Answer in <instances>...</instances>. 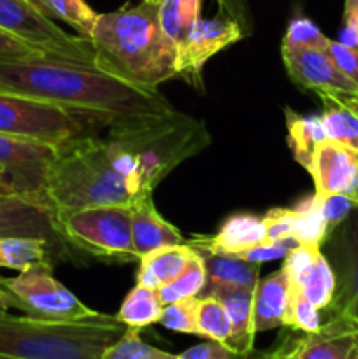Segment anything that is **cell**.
<instances>
[{
    "label": "cell",
    "mask_w": 358,
    "mask_h": 359,
    "mask_svg": "<svg viewBox=\"0 0 358 359\" xmlns=\"http://www.w3.org/2000/svg\"><path fill=\"white\" fill-rule=\"evenodd\" d=\"M325 51L336 62L340 72L358 86V48H350V46L340 44L339 41H332L330 39Z\"/></svg>",
    "instance_id": "41"
},
{
    "label": "cell",
    "mask_w": 358,
    "mask_h": 359,
    "mask_svg": "<svg viewBox=\"0 0 358 359\" xmlns=\"http://www.w3.org/2000/svg\"><path fill=\"white\" fill-rule=\"evenodd\" d=\"M0 28L55 58L95 65L91 42L63 30L30 0H0Z\"/></svg>",
    "instance_id": "8"
},
{
    "label": "cell",
    "mask_w": 358,
    "mask_h": 359,
    "mask_svg": "<svg viewBox=\"0 0 358 359\" xmlns=\"http://www.w3.org/2000/svg\"><path fill=\"white\" fill-rule=\"evenodd\" d=\"M116 316L49 321L30 316H0V359H102L125 333Z\"/></svg>",
    "instance_id": "4"
},
{
    "label": "cell",
    "mask_w": 358,
    "mask_h": 359,
    "mask_svg": "<svg viewBox=\"0 0 358 359\" xmlns=\"http://www.w3.org/2000/svg\"><path fill=\"white\" fill-rule=\"evenodd\" d=\"M0 182H2V184L7 188V191H9V186H7V181H6V174H4L2 168H0ZM9 193H11V191H9Z\"/></svg>",
    "instance_id": "47"
},
{
    "label": "cell",
    "mask_w": 358,
    "mask_h": 359,
    "mask_svg": "<svg viewBox=\"0 0 358 359\" xmlns=\"http://www.w3.org/2000/svg\"><path fill=\"white\" fill-rule=\"evenodd\" d=\"M318 196L343 195L358 203V154L336 140L323 139L307 168Z\"/></svg>",
    "instance_id": "14"
},
{
    "label": "cell",
    "mask_w": 358,
    "mask_h": 359,
    "mask_svg": "<svg viewBox=\"0 0 358 359\" xmlns=\"http://www.w3.org/2000/svg\"><path fill=\"white\" fill-rule=\"evenodd\" d=\"M207 283V273H206V265H204L202 256L197 252L195 259L186 266L185 272L181 276L175 277L172 283L161 286L158 291V297H160L161 304L168 305L174 304V302L185 300V298H193L200 297V293L204 291Z\"/></svg>",
    "instance_id": "30"
},
{
    "label": "cell",
    "mask_w": 358,
    "mask_h": 359,
    "mask_svg": "<svg viewBox=\"0 0 358 359\" xmlns=\"http://www.w3.org/2000/svg\"><path fill=\"white\" fill-rule=\"evenodd\" d=\"M291 286L297 287L319 311H326L330 307L336 294V276L323 251Z\"/></svg>",
    "instance_id": "27"
},
{
    "label": "cell",
    "mask_w": 358,
    "mask_h": 359,
    "mask_svg": "<svg viewBox=\"0 0 358 359\" xmlns=\"http://www.w3.org/2000/svg\"><path fill=\"white\" fill-rule=\"evenodd\" d=\"M265 235V221L262 216L241 212L227 217L213 237H197L186 244L195 251L232 256L263 242Z\"/></svg>",
    "instance_id": "15"
},
{
    "label": "cell",
    "mask_w": 358,
    "mask_h": 359,
    "mask_svg": "<svg viewBox=\"0 0 358 359\" xmlns=\"http://www.w3.org/2000/svg\"><path fill=\"white\" fill-rule=\"evenodd\" d=\"M318 200L326 224H329L330 228V233H332V230H336V228L358 207L357 202H353V200L343 195H325L318 196Z\"/></svg>",
    "instance_id": "38"
},
{
    "label": "cell",
    "mask_w": 358,
    "mask_h": 359,
    "mask_svg": "<svg viewBox=\"0 0 358 359\" xmlns=\"http://www.w3.org/2000/svg\"><path fill=\"white\" fill-rule=\"evenodd\" d=\"M330 39L309 18L298 16L288 23L281 48H316L325 49Z\"/></svg>",
    "instance_id": "35"
},
{
    "label": "cell",
    "mask_w": 358,
    "mask_h": 359,
    "mask_svg": "<svg viewBox=\"0 0 358 359\" xmlns=\"http://www.w3.org/2000/svg\"><path fill=\"white\" fill-rule=\"evenodd\" d=\"M347 359H358V339H357V342H354L353 349H351L350 358H347Z\"/></svg>",
    "instance_id": "46"
},
{
    "label": "cell",
    "mask_w": 358,
    "mask_h": 359,
    "mask_svg": "<svg viewBox=\"0 0 358 359\" xmlns=\"http://www.w3.org/2000/svg\"><path fill=\"white\" fill-rule=\"evenodd\" d=\"M39 56L51 55L0 28V60H27L39 58Z\"/></svg>",
    "instance_id": "40"
},
{
    "label": "cell",
    "mask_w": 358,
    "mask_h": 359,
    "mask_svg": "<svg viewBox=\"0 0 358 359\" xmlns=\"http://www.w3.org/2000/svg\"><path fill=\"white\" fill-rule=\"evenodd\" d=\"M204 0H161L160 9V25L164 28L165 35L179 44L186 32L200 20L202 14Z\"/></svg>",
    "instance_id": "28"
},
{
    "label": "cell",
    "mask_w": 358,
    "mask_h": 359,
    "mask_svg": "<svg viewBox=\"0 0 358 359\" xmlns=\"http://www.w3.org/2000/svg\"><path fill=\"white\" fill-rule=\"evenodd\" d=\"M221 13L228 14L244 30L246 37L253 34V16L248 0H216Z\"/></svg>",
    "instance_id": "43"
},
{
    "label": "cell",
    "mask_w": 358,
    "mask_h": 359,
    "mask_svg": "<svg viewBox=\"0 0 358 359\" xmlns=\"http://www.w3.org/2000/svg\"><path fill=\"white\" fill-rule=\"evenodd\" d=\"M164 307L165 305L161 304L157 290L135 284V287H132L123 300L116 319L126 328L142 330L146 326L160 323Z\"/></svg>",
    "instance_id": "25"
},
{
    "label": "cell",
    "mask_w": 358,
    "mask_h": 359,
    "mask_svg": "<svg viewBox=\"0 0 358 359\" xmlns=\"http://www.w3.org/2000/svg\"><path fill=\"white\" fill-rule=\"evenodd\" d=\"M197 326H199V337L225 344V346L232 335V325L227 309L214 297H199Z\"/></svg>",
    "instance_id": "31"
},
{
    "label": "cell",
    "mask_w": 358,
    "mask_h": 359,
    "mask_svg": "<svg viewBox=\"0 0 358 359\" xmlns=\"http://www.w3.org/2000/svg\"><path fill=\"white\" fill-rule=\"evenodd\" d=\"M246 37L244 30L228 14L200 18L178 44L175 76L183 77L193 90L204 93V67L213 56Z\"/></svg>",
    "instance_id": "9"
},
{
    "label": "cell",
    "mask_w": 358,
    "mask_h": 359,
    "mask_svg": "<svg viewBox=\"0 0 358 359\" xmlns=\"http://www.w3.org/2000/svg\"><path fill=\"white\" fill-rule=\"evenodd\" d=\"M293 238L298 244L318 245L323 248L326 237L330 235V228L326 224L325 216L319 207V200L316 193L309 196H302L293 207Z\"/></svg>",
    "instance_id": "26"
},
{
    "label": "cell",
    "mask_w": 358,
    "mask_h": 359,
    "mask_svg": "<svg viewBox=\"0 0 358 359\" xmlns=\"http://www.w3.org/2000/svg\"><path fill=\"white\" fill-rule=\"evenodd\" d=\"M321 311L290 284V300L284 316V326L300 333H314L321 328Z\"/></svg>",
    "instance_id": "33"
},
{
    "label": "cell",
    "mask_w": 358,
    "mask_h": 359,
    "mask_svg": "<svg viewBox=\"0 0 358 359\" xmlns=\"http://www.w3.org/2000/svg\"><path fill=\"white\" fill-rule=\"evenodd\" d=\"M209 144L206 123L174 109L116 119L105 137L98 132L60 144L44 200L56 214L97 205L130 209Z\"/></svg>",
    "instance_id": "1"
},
{
    "label": "cell",
    "mask_w": 358,
    "mask_h": 359,
    "mask_svg": "<svg viewBox=\"0 0 358 359\" xmlns=\"http://www.w3.org/2000/svg\"><path fill=\"white\" fill-rule=\"evenodd\" d=\"M323 245L336 276V294L326 311L358 323V207L332 230Z\"/></svg>",
    "instance_id": "12"
},
{
    "label": "cell",
    "mask_w": 358,
    "mask_h": 359,
    "mask_svg": "<svg viewBox=\"0 0 358 359\" xmlns=\"http://www.w3.org/2000/svg\"><path fill=\"white\" fill-rule=\"evenodd\" d=\"M147 2H154V4H160L161 0H147Z\"/></svg>",
    "instance_id": "52"
},
{
    "label": "cell",
    "mask_w": 358,
    "mask_h": 359,
    "mask_svg": "<svg viewBox=\"0 0 358 359\" xmlns=\"http://www.w3.org/2000/svg\"><path fill=\"white\" fill-rule=\"evenodd\" d=\"M132 214V241L139 259L167 245L183 244V233L161 217L154 207L153 196L130 207Z\"/></svg>",
    "instance_id": "19"
},
{
    "label": "cell",
    "mask_w": 358,
    "mask_h": 359,
    "mask_svg": "<svg viewBox=\"0 0 358 359\" xmlns=\"http://www.w3.org/2000/svg\"><path fill=\"white\" fill-rule=\"evenodd\" d=\"M160 4L140 0L102 13L91 30L95 67L142 88L175 77L178 46L160 25Z\"/></svg>",
    "instance_id": "3"
},
{
    "label": "cell",
    "mask_w": 358,
    "mask_h": 359,
    "mask_svg": "<svg viewBox=\"0 0 358 359\" xmlns=\"http://www.w3.org/2000/svg\"><path fill=\"white\" fill-rule=\"evenodd\" d=\"M265 241H281V238H293V210L286 207H274L267 210L265 216Z\"/></svg>",
    "instance_id": "39"
},
{
    "label": "cell",
    "mask_w": 358,
    "mask_h": 359,
    "mask_svg": "<svg viewBox=\"0 0 358 359\" xmlns=\"http://www.w3.org/2000/svg\"><path fill=\"white\" fill-rule=\"evenodd\" d=\"M204 259L207 273L206 286H227L255 290L260 280V265L227 255L197 251Z\"/></svg>",
    "instance_id": "23"
},
{
    "label": "cell",
    "mask_w": 358,
    "mask_h": 359,
    "mask_svg": "<svg viewBox=\"0 0 358 359\" xmlns=\"http://www.w3.org/2000/svg\"><path fill=\"white\" fill-rule=\"evenodd\" d=\"M298 245V242L295 238H281V241H263L260 244L253 245V248L246 249V251L237 252V255H232L234 258L242 259V262L256 263V265H262V263L269 262H277V259H284L290 251H293Z\"/></svg>",
    "instance_id": "36"
},
{
    "label": "cell",
    "mask_w": 358,
    "mask_h": 359,
    "mask_svg": "<svg viewBox=\"0 0 358 359\" xmlns=\"http://www.w3.org/2000/svg\"><path fill=\"white\" fill-rule=\"evenodd\" d=\"M58 146L0 133V168L11 193L44 200L46 179Z\"/></svg>",
    "instance_id": "11"
},
{
    "label": "cell",
    "mask_w": 358,
    "mask_h": 359,
    "mask_svg": "<svg viewBox=\"0 0 358 359\" xmlns=\"http://www.w3.org/2000/svg\"><path fill=\"white\" fill-rule=\"evenodd\" d=\"M195 256L197 251L186 242L151 251L150 255L139 259L137 284L151 290H160L161 286L181 276L186 266L195 259Z\"/></svg>",
    "instance_id": "20"
},
{
    "label": "cell",
    "mask_w": 358,
    "mask_h": 359,
    "mask_svg": "<svg viewBox=\"0 0 358 359\" xmlns=\"http://www.w3.org/2000/svg\"><path fill=\"white\" fill-rule=\"evenodd\" d=\"M281 56L288 76L300 90L344 97L358 95L357 84L340 72L325 49L281 48Z\"/></svg>",
    "instance_id": "13"
},
{
    "label": "cell",
    "mask_w": 358,
    "mask_h": 359,
    "mask_svg": "<svg viewBox=\"0 0 358 359\" xmlns=\"http://www.w3.org/2000/svg\"><path fill=\"white\" fill-rule=\"evenodd\" d=\"M30 2H32V4H34V6H35V7H37V9H39V2H37V0H30ZM39 11H41V9H39ZM41 13H42V11H41Z\"/></svg>",
    "instance_id": "50"
},
{
    "label": "cell",
    "mask_w": 358,
    "mask_h": 359,
    "mask_svg": "<svg viewBox=\"0 0 358 359\" xmlns=\"http://www.w3.org/2000/svg\"><path fill=\"white\" fill-rule=\"evenodd\" d=\"M111 121L51 102L0 90V133L60 146L77 137L93 135Z\"/></svg>",
    "instance_id": "5"
},
{
    "label": "cell",
    "mask_w": 358,
    "mask_h": 359,
    "mask_svg": "<svg viewBox=\"0 0 358 359\" xmlns=\"http://www.w3.org/2000/svg\"><path fill=\"white\" fill-rule=\"evenodd\" d=\"M4 314H7V307L4 305V302L0 300V316H4Z\"/></svg>",
    "instance_id": "48"
},
{
    "label": "cell",
    "mask_w": 358,
    "mask_h": 359,
    "mask_svg": "<svg viewBox=\"0 0 358 359\" xmlns=\"http://www.w3.org/2000/svg\"><path fill=\"white\" fill-rule=\"evenodd\" d=\"M179 359H246V356L234 353L225 344L207 340V342L190 347L188 351L179 354Z\"/></svg>",
    "instance_id": "42"
},
{
    "label": "cell",
    "mask_w": 358,
    "mask_h": 359,
    "mask_svg": "<svg viewBox=\"0 0 358 359\" xmlns=\"http://www.w3.org/2000/svg\"><path fill=\"white\" fill-rule=\"evenodd\" d=\"M0 237L37 238L51 245L62 262H79L63 238L56 214L46 202L18 193H0Z\"/></svg>",
    "instance_id": "10"
},
{
    "label": "cell",
    "mask_w": 358,
    "mask_h": 359,
    "mask_svg": "<svg viewBox=\"0 0 358 359\" xmlns=\"http://www.w3.org/2000/svg\"><path fill=\"white\" fill-rule=\"evenodd\" d=\"M197 311H199V297L185 298V300L168 304L161 311L160 325L171 332L199 337Z\"/></svg>",
    "instance_id": "34"
},
{
    "label": "cell",
    "mask_w": 358,
    "mask_h": 359,
    "mask_svg": "<svg viewBox=\"0 0 358 359\" xmlns=\"http://www.w3.org/2000/svg\"><path fill=\"white\" fill-rule=\"evenodd\" d=\"M39 9L51 20L65 21L76 30V35L90 41L91 30L97 21L95 13L84 0H37Z\"/></svg>",
    "instance_id": "29"
},
{
    "label": "cell",
    "mask_w": 358,
    "mask_h": 359,
    "mask_svg": "<svg viewBox=\"0 0 358 359\" xmlns=\"http://www.w3.org/2000/svg\"><path fill=\"white\" fill-rule=\"evenodd\" d=\"M0 300L9 309L35 319L77 321L98 312L84 305L53 276V266L41 265L20 272L16 277L0 276Z\"/></svg>",
    "instance_id": "7"
},
{
    "label": "cell",
    "mask_w": 358,
    "mask_h": 359,
    "mask_svg": "<svg viewBox=\"0 0 358 359\" xmlns=\"http://www.w3.org/2000/svg\"><path fill=\"white\" fill-rule=\"evenodd\" d=\"M358 339V323L329 312V319L314 333H304L298 359H347Z\"/></svg>",
    "instance_id": "16"
},
{
    "label": "cell",
    "mask_w": 358,
    "mask_h": 359,
    "mask_svg": "<svg viewBox=\"0 0 358 359\" xmlns=\"http://www.w3.org/2000/svg\"><path fill=\"white\" fill-rule=\"evenodd\" d=\"M339 42L344 46H350V48H358V25L354 21L343 20Z\"/></svg>",
    "instance_id": "44"
},
{
    "label": "cell",
    "mask_w": 358,
    "mask_h": 359,
    "mask_svg": "<svg viewBox=\"0 0 358 359\" xmlns=\"http://www.w3.org/2000/svg\"><path fill=\"white\" fill-rule=\"evenodd\" d=\"M0 193H9V191H7V188H6V186L2 184V182H0Z\"/></svg>",
    "instance_id": "49"
},
{
    "label": "cell",
    "mask_w": 358,
    "mask_h": 359,
    "mask_svg": "<svg viewBox=\"0 0 358 359\" xmlns=\"http://www.w3.org/2000/svg\"><path fill=\"white\" fill-rule=\"evenodd\" d=\"M288 130V146L293 160L307 170L316 146L326 139L321 116H302L291 109H284Z\"/></svg>",
    "instance_id": "24"
},
{
    "label": "cell",
    "mask_w": 358,
    "mask_h": 359,
    "mask_svg": "<svg viewBox=\"0 0 358 359\" xmlns=\"http://www.w3.org/2000/svg\"><path fill=\"white\" fill-rule=\"evenodd\" d=\"M62 263L55 249L44 241L21 237H0V269L27 272L34 266Z\"/></svg>",
    "instance_id": "22"
},
{
    "label": "cell",
    "mask_w": 358,
    "mask_h": 359,
    "mask_svg": "<svg viewBox=\"0 0 358 359\" xmlns=\"http://www.w3.org/2000/svg\"><path fill=\"white\" fill-rule=\"evenodd\" d=\"M253 291L246 287L206 286L200 293V297H214L225 305L232 325L227 347L242 356L251 353L256 337L253 330Z\"/></svg>",
    "instance_id": "17"
},
{
    "label": "cell",
    "mask_w": 358,
    "mask_h": 359,
    "mask_svg": "<svg viewBox=\"0 0 358 359\" xmlns=\"http://www.w3.org/2000/svg\"><path fill=\"white\" fill-rule=\"evenodd\" d=\"M351 100H353V102H354V104H357V105H358V95H357V97H351Z\"/></svg>",
    "instance_id": "51"
},
{
    "label": "cell",
    "mask_w": 358,
    "mask_h": 359,
    "mask_svg": "<svg viewBox=\"0 0 358 359\" xmlns=\"http://www.w3.org/2000/svg\"><path fill=\"white\" fill-rule=\"evenodd\" d=\"M323 104V128L326 139L351 147L358 154V105L351 97L316 93Z\"/></svg>",
    "instance_id": "21"
},
{
    "label": "cell",
    "mask_w": 358,
    "mask_h": 359,
    "mask_svg": "<svg viewBox=\"0 0 358 359\" xmlns=\"http://www.w3.org/2000/svg\"><path fill=\"white\" fill-rule=\"evenodd\" d=\"M288 300H290V279L279 269L267 277H260L253 291V330L256 333L277 330L284 326Z\"/></svg>",
    "instance_id": "18"
},
{
    "label": "cell",
    "mask_w": 358,
    "mask_h": 359,
    "mask_svg": "<svg viewBox=\"0 0 358 359\" xmlns=\"http://www.w3.org/2000/svg\"><path fill=\"white\" fill-rule=\"evenodd\" d=\"M56 224L77 255L123 265L139 262L132 241V214L128 207L97 205L58 212Z\"/></svg>",
    "instance_id": "6"
},
{
    "label": "cell",
    "mask_w": 358,
    "mask_h": 359,
    "mask_svg": "<svg viewBox=\"0 0 358 359\" xmlns=\"http://www.w3.org/2000/svg\"><path fill=\"white\" fill-rule=\"evenodd\" d=\"M0 90L51 102L107 121L171 111L158 88H142L88 63L55 56L0 60Z\"/></svg>",
    "instance_id": "2"
},
{
    "label": "cell",
    "mask_w": 358,
    "mask_h": 359,
    "mask_svg": "<svg viewBox=\"0 0 358 359\" xmlns=\"http://www.w3.org/2000/svg\"><path fill=\"white\" fill-rule=\"evenodd\" d=\"M350 9H358V0H346V2H344V11Z\"/></svg>",
    "instance_id": "45"
},
{
    "label": "cell",
    "mask_w": 358,
    "mask_h": 359,
    "mask_svg": "<svg viewBox=\"0 0 358 359\" xmlns=\"http://www.w3.org/2000/svg\"><path fill=\"white\" fill-rule=\"evenodd\" d=\"M302 337H304V333L295 332V330L284 326V332L281 333L279 340L270 349H253L246 356V359H298V349H300Z\"/></svg>",
    "instance_id": "37"
},
{
    "label": "cell",
    "mask_w": 358,
    "mask_h": 359,
    "mask_svg": "<svg viewBox=\"0 0 358 359\" xmlns=\"http://www.w3.org/2000/svg\"><path fill=\"white\" fill-rule=\"evenodd\" d=\"M139 333L140 330L126 328L125 333L104 351L102 359H179V354H171L146 344Z\"/></svg>",
    "instance_id": "32"
}]
</instances>
